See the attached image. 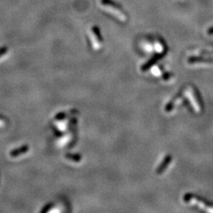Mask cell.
<instances>
[{
    "label": "cell",
    "instance_id": "cell-4",
    "mask_svg": "<svg viewBox=\"0 0 213 213\" xmlns=\"http://www.w3.org/2000/svg\"><path fill=\"white\" fill-rule=\"evenodd\" d=\"M181 95H182V93H179V94L176 95V96L172 99V100H171V101L167 104V106H166L165 108V111H167V112H170V111H171L173 110L174 107H175V102L176 101V100H178V99L181 97Z\"/></svg>",
    "mask_w": 213,
    "mask_h": 213
},
{
    "label": "cell",
    "instance_id": "cell-2",
    "mask_svg": "<svg viewBox=\"0 0 213 213\" xmlns=\"http://www.w3.org/2000/svg\"><path fill=\"white\" fill-rule=\"evenodd\" d=\"M171 161H172V156L171 155H168L165 157V158L163 160V161L161 162V164H160L158 168L156 169V174L157 175H161L165 171V170L167 169L169 164H171Z\"/></svg>",
    "mask_w": 213,
    "mask_h": 213
},
{
    "label": "cell",
    "instance_id": "cell-1",
    "mask_svg": "<svg viewBox=\"0 0 213 213\" xmlns=\"http://www.w3.org/2000/svg\"><path fill=\"white\" fill-rule=\"evenodd\" d=\"M187 96L190 99V103L194 108V109L198 111V112H200L202 111L203 102L198 90L193 86H191V87H189L188 89Z\"/></svg>",
    "mask_w": 213,
    "mask_h": 213
},
{
    "label": "cell",
    "instance_id": "cell-5",
    "mask_svg": "<svg viewBox=\"0 0 213 213\" xmlns=\"http://www.w3.org/2000/svg\"><path fill=\"white\" fill-rule=\"evenodd\" d=\"M213 59H206L203 58H197V57H193V58H189V63H197V62H212Z\"/></svg>",
    "mask_w": 213,
    "mask_h": 213
},
{
    "label": "cell",
    "instance_id": "cell-6",
    "mask_svg": "<svg viewBox=\"0 0 213 213\" xmlns=\"http://www.w3.org/2000/svg\"><path fill=\"white\" fill-rule=\"evenodd\" d=\"M66 158L70 160H73L74 162H79L81 160V157L79 155H75V154H69V155H66Z\"/></svg>",
    "mask_w": 213,
    "mask_h": 213
},
{
    "label": "cell",
    "instance_id": "cell-3",
    "mask_svg": "<svg viewBox=\"0 0 213 213\" xmlns=\"http://www.w3.org/2000/svg\"><path fill=\"white\" fill-rule=\"evenodd\" d=\"M162 57V55H157L156 56L153 57L152 58H151L148 62H147V63H145L144 65H143L141 67V71H143V72H145V71L148 70V69H150V68L152 67V66H154L156 63V62H158V60L160 59V58Z\"/></svg>",
    "mask_w": 213,
    "mask_h": 213
}]
</instances>
